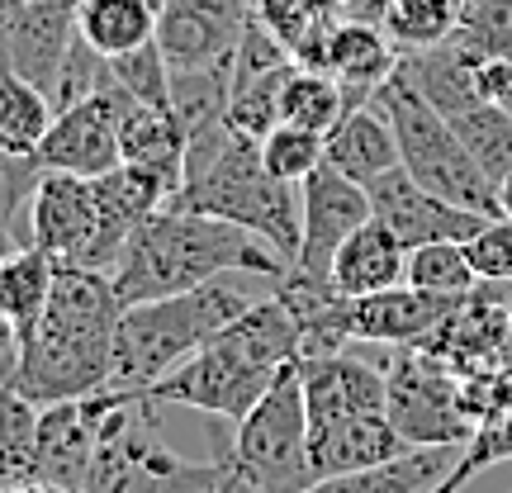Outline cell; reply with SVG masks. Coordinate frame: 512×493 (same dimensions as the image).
Wrapping results in <instances>:
<instances>
[{
  "instance_id": "cell-14",
  "label": "cell",
  "mask_w": 512,
  "mask_h": 493,
  "mask_svg": "<svg viewBox=\"0 0 512 493\" xmlns=\"http://www.w3.org/2000/svg\"><path fill=\"white\" fill-rule=\"evenodd\" d=\"M370 214L394 233V238L413 252V247H427V242H470L489 223V214H475V209H460V204L432 195L427 185H418L403 166L384 171L380 181H370Z\"/></svg>"
},
{
  "instance_id": "cell-7",
  "label": "cell",
  "mask_w": 512,
  "mask_h": 493,
  "mask_svg": "<svg viewBox=\"0 0 512 493\" xmlns=\"http://www.w3.org/2000/svg\"><path fill=\"white\" fill-rule=\"evenodd\" d=\"M157 403L119 399L100 427L91 479L81 493H214L223 479L219 465H195L162 441Z\"/></svg>"
},
{
  "instance_id": "cell-38",
  "label": "cell",
  "mask_w": 512,
  "mask_h": 493,
  "mask_svg": "<svg viewBox=\"0 0 512 493\" xmlns=\"http://www.w3.org/2000/svg\"><path fill=\"white\" fill-rule=\"evenodd\" d=\"M451 38L475 48L479 57H508L512 62V0H465Z\"/></svg>"
},
{
  "instance_id": "cell-4",
  "label": "cell",
  "mask_w": 512,
  "mask_h": 493,
  "mask_svg": "<svg viewBox=\"0 0 512 493\" xmlns=\"http://www.w3.org/2000/svg\"><path fill=\"white\" fill-rule=\"evenodd\" d=\"M271 290L275 285L256 290L252 271H228L219 280L200 285V290L128 304L119 328H114V356H110L105 389L110 394H128V399L147 394L152 384L166 380L181 361H190L204 342H214L233 318H242L261 294Z\"/></svg>"
},
{
  "instance_id": "cell-15",
  "label": "cell",
  "mask_w": 512,
  "mask_h": 493,
  "mask_svg": "<svg viewBox=\"0 0 512 493\" xmlns=\"http://www.w3.org/2000/svg\"><path fill=\"white\" fill-rule=\"evenodd\" d=\"M100 228V195L95 181L67 176V171H43L29 200V242L43 247L57 266H81Z\"/></svg>"
},
{
  "instance_id": "cell-12",
  "label": "cell",
  "mask_w": 512,
  "mask_h": 493,
  "mask_svg": "<svg viewBox=\"0 0 512 493\" xmlns=\"http://www.w3.org/2000/svg\"><path fill=\"white\" fill-rule=\"evenodd\" d=\"M128 394H86V399L67 403H43L38 408V451H34V479L38 484H57L67 493H81L91 479L95 446H100V427L110 418V408Z\"/></svg>"
},
{
  "instance_id": "cell-3",
  "label": "cell",
  "mask_w": 512,
  "mask_h": 493,
  "mask_svg": "<svg viewBox=\"0 0 512 493\" xmlns=\"http://www.w3.org/2000/svg\"><path fill=\"white\" fill-rule=\"evenodd\" d=\"M294 361H299V328L275 285L242 318H233L214 342H204L190 361H181L138 399L157 403V408L176 403V408H195L209 418L242 422L252 413V403L275 384V375Z\"/></svg>"
},
{
  "instance_id": "cell-45",
  "label": "cell",
  "mask_w": 512,
  "mask_h": 493,
  "mask_svg": "<svg viewBox=\"0 0 512 493\" xmlns=\"http://www.w3.org/2000/svg\"><path fill=\"white\" fill-rule=\"evenodd\" d=\"M498 209H503V219H512V171L498 181Z\"/></svg>"
},
{
  "instance_id": "cell-50",
  "label": "cell",
  "mask_w": 512,
  "mask_h": 493,
  "mask_svg": "<svg viewBox=\"0 0 512 493\" xmlns=\"http://www.w3.org/2000/svg\"><path fill=\"white\" fill-rule=\"evenodd\" d=\"M157 5H162V0H157Z\"/></svg>"
},
{
  "instance_id": "cell-42",
  "label": "cell",
  "mask_w": 512,
  "mask_h": 493,
  "mask_svg": "<svg viewBox=\"0 0 512 493\" xmlns=\"http://www.w3.org/2000/svg\"><path fill=\"white\" fill-rule=\"evenodd\" d=\"M29 0H0V72H5V48H10V34H15V19L24 15Z\"/></svg>"
},
{
  "instance_id": "cell-11",
  "label": "cell",
  "mask_w": 512,
  "mask_h": 493,
  "mask_svg": "<svg viewBox=\"0 0 512 493\" xmlns=\"http://www.w3.org/2000/svg\"><path fill=\"white\" fill-rule=\"evenodd\" d=\"M418 351L437 356L456 375H489L512 361V309L494 280H479L456 309L418 342Z\"/></svg>"
},
{
  "instance_id": "cell-34",
  "label": "cell",
  "mask_w": 512,
  "mask_h": 493,
  "mask_svg": "<svg viewBox=\"0 0 512 493\" xmlns=\"http://www.w3.org/2000/svg\"><path fill=\"white\" fill-rule=\"evenodd\" d=\"M413 290L441 294V299H465L479 285V271L465 242H427L408 252V275H403Z\"/></svg>"
},
{
  "instance_id": "cell-30",
  "label": "cell",
  "mask_w": 512,
  "mask_h": 493,
  "mask_svg": "<svg viewBox=\"0 0 512 493\" xmlns=\"http://www.w3.org/2000/svg\"><path fill=\"white\" fill-rule=\"evenodd\" d=\"M347 110H351V91L337 76L294 62V72L285 76V91H280V124H299V128H313V133H328Z\"/></svg>"
},
{
  "instance_id": "cell-33",
  "label": "cell",
  "mask_w": 512,
  "mask_h": 493,
  "mask_svg": "<svg viewBox=\"0 0 512 493\" xmlns=\"http://www.w3.org/2000/svg\"><path fill=\"white\" fill-rule=\"evenodd\" d=\"M465 0H389L384 5V34L399 43V53L437 48L456 34Z\"/></svg>"
},
{
  "instance_id": "cell-48",
  "label": "cell",
  "mask_w": 512,
  "mask_h": 493,
  "mask_svg": "<svg viewBox=\"0 0 512 493\" xmlns=\"http://www.w3.org/2000/svg\"><path fill=\"white\" fill-rule=\"evenodd\" d=\"M503 105H508V110H512V91H508V100H503Z\"/></svg>"
},
{
  "instance_id": "cell-16",
  "label": "cell",
  "mask_w": 512,
  "mask_h": 493,
  "mask_svg": "<svg viewBox=\"0 0 512 493\" xmlns=\"http://www.w3.org/2000/svg\"><path fill=\"white\" fill-rule=\"evenodd\" d=\"M247 19H252V0H162L157 48L166 53L171 72L209 67L233 57Z\"/></svg>"
},
{
  "instance_id": "cell-28",
  "label": "cell",
  "mask_w": 512,
  "mask_h": 493,
  "mask_svg": "<svg viewBox=\"0 0 512 493\" xmlns=\"http://www.w3.org/2000/svg\"><path fill=\"white\" fill-rule=\"evenodd\" d=\"M57 280V261L43 247H15L0 256V318L24 337L43 313Z\"/></svg>"
},
{
  "instance_id": "cell-21",
  "label": "cell",
  "mask_w": 512,
  "mask_h": 493,
  "mask_svg": "<svg viewBox=\"0 0 512 493\" xmlns=\"http://www.w3.org/2000/svg\"><path fill=\"white\" fill-rule=\"evenodd\" d=\"M413 451L408 441L394 432L389 413H356V418H342L323 427V432H309V470L313 484L332 475H351V470H370V465H384V460Z\"/></svg>"
},
{
  "instance_id": "cell-44",
  "label": "cell",
  "mask_w": 512,
  "mask_h": 493,
  "mask_svg": "<svg viewBox=\"0 0 512 493\" xmlns=\"http://www.w3.org/2000/svg\"><path fill=\"white\" fill-rule=\"evenodd\" d=\"M309 10L318 19H342V10H351V0H309Z\"/></svg>"
},
{
  "instance_id": "cell-49",
  "label": "cell",
  "mask_w": 512,
  "mask_h": 493,
  "mask_svg": "<svg viewBox=\"0 0 512 493\" xmlns=\"http://www.w3.org/2000/svg\"><path fill=\"white\" fill-rule=\"evenodd\" d=\"M76 5H81V0H76Z\"/></svg>"
},
{
  "instance_id": "cell-13",
  "label": "cell",
  "mask_w": 512,
  "mask_h": 493,
  "mask_svg": "<svg viewBox=\"0 0 512 493\" xmlns=\"http://www.w3.org/2000/svg\"><path fill=\"white\" fill-rule=\"evenodd\" d=\"M299 209H304V238H299V256L294 271L313 275V280H332V256L337 247L361 228L370 214V190L361 181L342 176L337 166H318L309 181L299 185Z\"/></svg>"
},
{
  "instance_id": "cell-24",
  "label": "cell",
  "mask_w": 512,
  "mask_h": 493,
  "mask_svg": "<svg viewBox=\"0 0 512 493\" xmlns=\"http://www.w3.org/2000/svg\"><path fill=\"white\" fill-rule=\"evenodd\" d=\"M451 465H456L451 446H413V451L384 460V465H370V470L318 479L304 493H427Z\"/></svg>"
},
{
  "instance_id": "cell-19",
  "label": "cell",
  "mask_w": 512,
  "mask_h": 493,
  "mask_svg": "<svg viewBox=\"0 0 512 493\" xmlns=\"http://www.w3.org/2000/svg\"><path fill=\"white\" fill-rule=\"evenodd\" d=\"M460 299H441V294L413 290L408 280L389 285L380 294H361L347 299V332L351 342H384V347H418L427 332L437 328Z\"/></svg>"
},
{
  "instance_id": "cell-6",
  "label": "cell",
  "mask_w": 512,
  "mask_h": 493,
  "mask_svg": "<svg viewBox=\"0 0 512 493\" xmlns=\"http://www.w3.org/2000/svg\"><path fill=\"white\" fill-rule=\"evenodd\" d=\"M375 105L389 114V124L399 133V157L403 171L418 185H427L432 195L460 204V209H475V214H489L498 219V185L479 171V162L465 152V143L456 138L451 119L427 105L422 91L408 81V76L394 67V76L375 91Z\"/></svg>"
},
{
  "instance_id": "cell-8",
  "label": "cell",
  "mask_w": 512,
  "mask_h": 493,
  "mask_svg": "<svg viewBox=\"0 0 512 493\" xmlns=\"http://www.w3.org/2000/svg\"><path fill=\"white\" fill-rule=\"evenodd\" d=\"M228 465L252 479L261 493H304L313 484L309 413H304L299 361L280 370L271 389L252 403V413L238 422Z\"/></svg>"
},
{
  "instance_id": "cell-17",
  "label": "cell",
  "mask_w": 512,
  "mask_h": 493,
  "mask_svg": "<svg viewBox=\"0 0 512 493\" xmlns=\"http://www.w3.org/2000/svg\"><path fill=\"white\" fill-rule=\"evenodd\" d=\"M76 38H81V29H76V0H29L24 15L15 19L10 48H5V72L24 76L29 86H38L53 100Z\"/></svg>"
},
{
  "instance_id": "cell-18",
  "label": "cell",
  "mask_w": 512,
  "mask_h": 493,
  "mask_svg": "<svg viewBox=\"0 0 512 493\" xmlns=\"http://www.w3.org/2000/svg\"><path fill=\"white\" fill-rule=\"evenodd\" d=\"M299 380H304L309 432H323L356 413H384V366H370L361 356L332 351V356L299 361Z\"/></svg>"
},
{
  "instance_id": "cell-41",
  "label": "cell",
  "mask_w": 512,
  "mask_h": 493,
  "mask_svg": "<svg viewBox=\"0 0 512 493\" xmlns=\"http://www.w3.org/2000/svg\"><path fill=\"white\" fill-rule=\"evenodd\" d=\"M15 366H19V332L0 318V380L5 384L15 380Z\"/></svg>"
},
{
  "instance_id": "cell-23",
  "label": "cell",
  "mask_w": 512,
  "mask_h": 493,
  "mask_svg": "<svg viewBox=\"0 0 512 493\" xmlns=\"http://www.w3.org/2000/svg\"><path fill=\"white\" fill-rule=\"evenodd\" d=\"M403 275H408V247L380 219H366L332 256V285L347 299L403 285Z\"/></svg>"
},
{
  "instance_id": "cell-29",
  "label": "cell",
  "mask_w": 512,
  "mask_h": 493,
  "mask_svg": "<svg viewBox=\"0 0 512 493\" xmlns=\"http://www.w3.org/2000/svg\"><path fill=\"white\" fill-rule=\"evenodd\" d=\"M53 100L24 76L0 72V157H34L53 128Z\"/></svg>"
},
{
  "instance_id": "cell-9",
  "label": "cell",
  "mask_w": 512,
  "mask_h": 493,
  "mask_svg": "<svg viewBox=\"0 0 512 493\" xmlns=\"http://www.w3.org/2000/svg\"><path fill=\"white\" fill-rule=\"evenodd\" d=\"M384 413L408 446H451L470 441V418L460 408V375L418 347H394L384 361Z\"/></svg>"
},
{
  "instance_id": "cell-20",
  "label": "cell",
  "mask_w": 512,
  "mask_h": 493,
  "mask_svg": "<svg viewBox=\"0 0 512 493\" xmlns=\"http://www.w3.org/2000/svg\"><path fill=\"white\" fill-rule=\"evenodd\" d=\"M399 67V43L384 34V24L370 19H328V43H323V72H332L351 91V105H361L380 91Z\"/></svg>"
},
{
  "instance_id": "cell-25",
  "label": "cell",
  "mask_w": 512,
  "mask_h": 493,
  "mask_svg": "<svg viewBox=\"0 0 512 493\" xmlns=\"http://www.w3.org/2000/svg\"><path fill=\"white\" fill-rule=\"evenodd\" d=\"M119 162L152 166V171H166L185 185V133L176 124V114L128 100L119 114Z\"/></svg>"
},
{
  "instance_id": "cell-40",
  "label": "cell",
  "mask_w": 512,
  "mask_h": 493,
  "mask_svg": "<svg viewBox=\"0 0 512 493\" xmlns=\"http://www.w3.org/2000/svg\"><path fill=\"white\" fill-rule=\"evenodd\" d=\"M252 15L290 48V57H294V48L304 43V34L318 24V15L309 10V0H252Z\"/></svg>"
},
{
  "instance_id": "cell-46",
  "label": "cell",
  "mask_w": 512,
  "mask_h": 493,
  "mask_svg": "<svg viewBox=\"0 0 512 493\" xmlns=\"http://www.w3.org/2000/svg\"><path fill=\"white\" fill-rule=\"evenodd\" d=\"M5 493H67V489H57V484H38V479H29V484H15V489H5Z\"/></svg>"
},
{
  "instance_id": "cell-32",
  "label": "cell",
  "mask_w": 512,
  "mask_h": 493,
  "mask_svg": "<svg viewBox=\"0 0 512 493\" xmlns=\"http://www.w3.org/2000/svg\"><path fill=\"white\" fill-rule=\"evenodd\" d=\"M38 451V403L24 399L15 384L0 380V493L34 479Z\"/></svg>"
},
{
  "instance_id": "cell-2",
  "label": "cell",
  "mask_w": 512,
  "mask_h": 493,
  "mask_svg": "<svg viewBox=\"0 0 512 493\" xmlns=\"http://www.w3.org/2000/svg\"><path fill=\"white\" fill-rule=\"evenodd\" d=\"M228 271H252L266 280H285L290 261L275 252L271 242L238 228L214 214H195L181 204H162L143 228L128 238L119 266L110 271L114 294L128 304H147V299H166V294L200 290L209 280Z\"/></svg>"
},
{
  "instance_id": "cell-35",
  "label": "cell",
  "mask_w": 512,
  "mask_h": 493,
  "mask_svg": "<svg viewBox=\"0 0 512 493\" xmlns=\"http://www.w3.org/2000/svg\"><path fill=\"white\" fill-rule=\"evenodd\" d=\"M294 72V62L275 67V72L247 76V81H233V100H228V128L238 138H252L261 143L275 124H280V91H285V76Z\"/></svg>"
},
{
  "instance_id": "cell-10",
  "label": "cell",
  "mask_w": 512,
  "mask_h": 493,
  "mask_svg": "<svg viewBox=\"0 0 512 493\" xmlns=\"http://www.w3.org/2000/svg\"><path fill=\"white\" fill-rule=\"evenodd\" d=\"M133 95L110 81L95 95L76 100L67 110L53 114V128L43 133L34 162L38 171H67V176H86V181H100L119 166V114Z\"/></svg>"
},
{
  "instance_id": "cell-47",
  "label": "cell",
  "mask_w": 512,
  "mask_h": 493,
  "mask_svg": "<svg viewBox=\"0 0 512 493\" xmlns=\"http://www.w3.org/2000/svg\"><path fill=\"white\" fill-rule=\"evenodd\" d=\"M498 384H503V408L512 413V361L503 370H498Z\"/></svg>"
},
{
  "instance_id": "cell-31",
  "label": "cell",
  "mask_w": 512,
  "mask_h": 493,
  "mask_svg": "<svg viewBox=\"0 0 512 493\" xmlns=\"http://www.w3.org/2000/svg\"><path fill=\"white\" fill-rule=\"evenodd\" d=\"M451 128H456V138L465 143V152L475 157L479 171L494 185L512 171V110L508 105L479 100L470 110L451 114Z\"/></svg>"
},
{
  "instance_id": "cell-5",
  "label": "cell",
  "mask_w": 512,
  "mask_h": 493,
  "mask_svg": "<svg viewBox=\"0 0 512 493\" xmlns=\"http://www.w3.org/2000/svg\"><path fill=\"white\" fill-rule=\"evenodd\" d=\"M171 204L238 223V228L256 233L261 242H271L290 266H294V256H299V238H304L299 185L271 176L266 162H261V143H252V138L233 133L228 147L204 166L200 176H190Z\"/></svg>"
},
{
  "instance_id": "cell-22",
  "label": "cell",
  "mask_w": 512,
  "mask_h": 493,
  "mask_svg": "<svg viewBox=\"0 0 512 493\" xmlns=\"http://www.w3.org/2000/svg\"><path fill=\"white\" fill-rule=\"evenodd\" d=\"M323 162L337 166L342 176H351V181H361V185L380 181L384 171L403 166L399 133L389 124V114L375 105V95L361 100V105H351V110L328 128V152H323Z\"/></svg>"
},
{
  "instance_id": "cell-37",
  "label": "cell",
  "mask_w": 512,
  "mask_h": 493,
  "mask_svg": "<svg viewBox=\"0 0 512 493\" xmlns=\"http://www.w3.org/2000/svg\"><path fill=\"white\" fill-rule=\"evenodd\" d=\"M110 72L138 105L171 110V62H166V53L157 48V38L143 43V48H133V53L110 57Z\"/></svg>"
},
{
  "instance_id": "cell-43",
  "label": "cell",
  "mask_w": 512,
  "mask_h": 493,
  "mask_svg": "<svg viewBox=\"0 0 512 493\" xmlns=\"http://www.w3.org/2000/svg\"><path fill=\"white\" fill-rule=\"evenodd\" d=\"M214 493H261V489H256L252 479L238 475V470H233V465L223 460V479H219V489H214Z\"/></svg>"
},
{
  "instance_id": "cell-26",
  "label": "cell",
  "mask_w": 512,
  "mask_h": 493,
  "mask_svg": "<svg viewBox=\"0 0 512 493\" xmlns=\"http://www.w3.org/2000/svg\"><path fill=\"white\" fill-rule=\"evenodd\" d=\"M157 0H81L76 5V29L95 53L119 57L157 38Z\"/></svg>"
},
{
  "instance_id": "cell-36",
  "label": "cell",
  "mask_w": 512,
  "mask_h": 493,
  "mask_svg": "<svg viewBox=\"0 0 512 493\" xmlns=\"http://www.w3.org/2000/svg\"><path fill=\"white\" fill-rule=\"evenodd\" d=\"M323 152H328V133H313V128L299 124H275L266 138H261V162L271 176L290 185H304L323 166Z\"/></svg>"
},
{
  "instance_id": "cell-27",
  "label": "cell",
  "mask_w": 512,
  "mask_h": 493,
  "mask_svg": "<svg viewBox=\"0 0 512 493\" xmlns=\"http://www.w3.org/2000/svg\"><path fill=\"white\" fill-rule=\"evenodd\" d=\"M228 100H233V57L171 72V114L185 138H200L209 128L228 124Z\"/></svg>"
},
{
  "instance_id": "cell-39",
  "label": "cell",
  "mask_w": 512,
  "mask_h": 493,
  "mask_svg": "<svg viewBox=\"0 0 512 493\" xmlns=\"http://www.w3.org/2000/svg\"><path fill=\"white\" fill-rule=\"evenodd\" d=\"M465 252L475 261L479 280H498V285H512V219H489L475 238L465 242Z\"/></svg>"
},
{
  "instance_id": "cell-1",
  "label": "cell",
  "mask_w": 512,
  "mask_h": 493,
  "mask_svg": "<svg viewBox=\"0 0 512 493\" xmlns=\"http://www.w3.org/2000/svg\"><path fill=\"white\" fill-rule=\"evenodd\" d=\"M119 318H124V299L114 294L110 275L86 266H57L48 304L34 318V328L19 337V366L10 384L38 408L100 394L110 380Z\"/></svg>"
}]
</instances>
